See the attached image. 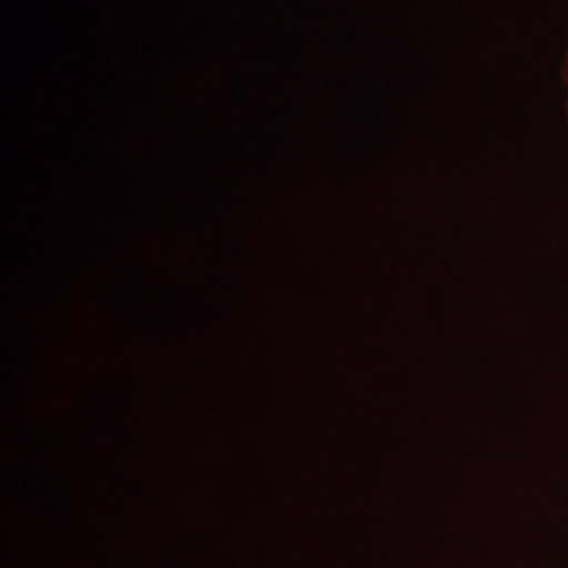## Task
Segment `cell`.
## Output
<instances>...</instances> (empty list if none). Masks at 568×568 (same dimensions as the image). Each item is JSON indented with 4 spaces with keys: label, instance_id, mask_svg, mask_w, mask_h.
<instances>
[{
    "label": "cell",
    "instance_id": "obj_1",
    "mask_svg": "<svg viewBox=\"0 0 568 568\" xmlns=\"http://www.w3.org/2000/svg\"><path fill=\"white\" fill-rule=\"evenodd\" d=\"M560 89H562V110H565L568 131V32L565 49H562V60H560Z\"/></svg>",
    "mask_w": 568,
    "mask_h": 568
}]
</instances>
